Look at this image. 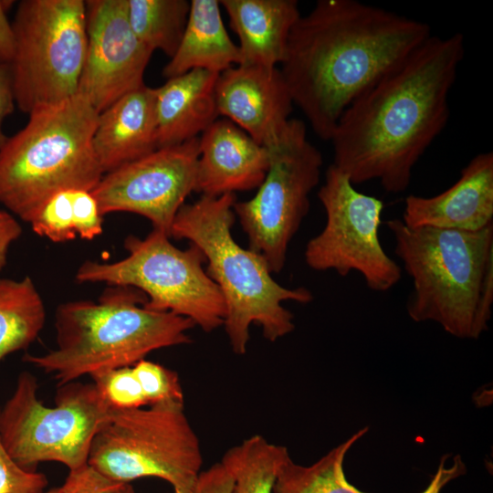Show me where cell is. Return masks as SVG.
Returning <instances> with one entry per match:
<instances>
[{
  "label": "cell",
  "instance_id": "836d02e7",
  "mask_svg": "<svg viewBox=\"0 0 493 493\" xmlns=\"http://www.w3.org/2000/svg\"><path fill=\"white\" fill-rule=\"evenodd\" d=\"M15 106L11 67L9 64H0V148L8 138L3 131V123L13 113Z\"/></svg>",
  "mask_w": 493,
  "mask_h": 493
},
{
  "label": "cell",
  "instance_id": "3957f363",
  "mask_svg": "<svg viewBox=\"0 0 493 493\" xmlns=\"http://www.w3.org/2000/svg\"><path fill=\"white\" fill-rule=\"evenodd\" d=\"M394 253L413 280L406 311L459 339L488 330L493 305V224L477 231L412 228L386 222Z\"/></svg>",
  "mask_w": 493,
  "mask_h": 493
},
{
  "label": "cell",
  "instance_id": "f546056e",
  "mask_svg": "<svg viewBox=\"0 0 493 493\" xmlns=\"http://www.w3.org/2000/svg\"><path fill=\"white\" fill-rule=\"evenodd\" d=\"M60 493H135L131 483L112 479L87 464L69 470Z\"/></svg>",
  "mask_w": 493,
  "mask_h": 493
},
{
  "label": "cell",
  "instance_id": "4fadbf2b",
  "mask_svg": "<svg viewBox=\"0 0 493 493\" xmlns=\"http://www.w3.org/2000/svg\"><path fill=\"white\" fill-rule=\"evenodd\" d=\"M199 137L152 152L105 173L91 191L102 215L129 212L170 236L173 219L194 192Z\"/></svg>",
  "mask_w": 493,
  "mask_h": 493
},
{
  "label": "cell",
  "instance_id": "ac0fdd59",
  "mask_svg": "<svg viewBox=\"0 0 493 493\" xmlns=\"http://www.w3.org/2000/svg\"><path fill=\"white\" fill-rule=\"evenodd\" d=\"M92 147L104 174L157 150L155 89L144 84L100 112Z\"/></svg>",
  "mask_w": 493,
  "mask_h": 493
},
{
  "label": "cell",
  "instance_id": "603a6c76",
  "mask_svg": "<svg viewBox=\"0 0 493 493\" xmlns=\"http://www.w3.org/2000/svg\"><path fill=\"white\" fill-rule=\"evenodd\" d=\"M367 431L368 427L360 429L309 466L288 457L278 471L273 493H368L351 484L343 468L348 451Z\"/></svg>",
  "mask_w": 493,
  "mask_h": 493
},
{
  "label": "cell",
  "instance_id": "f1b7e54d",
  "mask_svg": "<svg viewBox=\"0 0 493 493\" xmlns=\"http://www.w3.org/2000/svg\"><path fill=\"white\" fill-rule=\"evenodd\" d=\"M47 485L43 473L26 470L11 457L0 435V493H44Z\"/></svg>",
  "mask_w": 493,
  "mask_h": 493
},
{
  "label": "cell",
  "instance_id": "7a4b0ae2",
  "mask_svg": "<svg viewBox=\"0 0 493 493\" xmlns=\"http://www.w3.org/2000/svg\"><path fill=\"white\" fill-rule=\"evenodd\" d=\"M432 36L422 21L356 0H319L294 25L279 70L293 104L330 141L346 109Z\"/></svg>",
  "mask_w": 493,
  "mask_h": 493
},
{
  "label": "cell",
  "instance_id": "5bb4252c",
  "mask_svg": "<svg viewBox=\"0 0 493 493\" xmlns=\"http://www.w3.org/2000/svg\"><path fill=\"white\" fill-rule=\"evenodd\" d=\"M88 44L78 93L100 113L144 85L153 53L133 33L127 0H88Z\"/></svg>",
  "mask_w": 493,
  "mask_h": 493
},
{
  "label": "cell",
  "instance_id": "44dd1931",
  "mask_svg": "<svg viewBox=\"0 0 493 493\" xmlns=\"http://www.w3.org/2000/svg\"><path fill=\"white\" fill-rule=\"evenodd\" d=\"M218 0H192L180 45L163 69L166 79L193 69L220 74L240 65L238 45L230 38L223 23Z\"/></svg>",
  "mask_w": 493,
  "mask_h": 493
},
{
  "label": "cell",
  "instance_id": "7402d4cb",
  "mask_svg": "<svg viewBox=\"0 0 493 493\" xmlns=\"http://www.w3.org/2000/svg\"><path fill=\"white\" fill-rule=\"evenodd\" d=\"M45 320L43 299L29 277H0V363L7 355L26 350Z\"/></svg>",
  "mask_w": 493,
  "mask_h": 493
},
{
  "label": "cell",
  "instance_id": "8d00e7d4",
  "mask_svg": "<svg viewBox=\"0 0 493 493\" xmlns=\"http://www.w3.org/2000/svg\"><path fill=\"white\" fill-rule=\"evenodd\" d=\"M44 493H60L59 488L46 490Z\"/></svg>",
  "mask_w": 493,
  "mask_h": 493
},
{
  "label": "cell",
  "instance_id": "ba28073f",
  "mask_svg": "<svg viewBox=\"0 0 493 493\" xmlns=\"http://www.w3.org/2000/svg\"><path fill=\"white\" fill-rule=\"evenodd\" d=\"M170 238L155 228L142 239L129 236L124 242L126 257L113 263L85 261L76 280L137 288L147 297L145 308L190 319L211 332L224 325L223 295L203 268L206 260L200 248L190 244L182 250Z\"/></svg>",
  "mask_w": 493,
  "mask_h": 493
},
{
  "label": "cell",
  "instance_id": "8fae6325",
  "mask_svg": "<svg viewBox=\"0 0 493 493\" xmlns=\"http://www.w3.org/2000/svg\"><path fill=\"white\" fill-rule=\"evenodd\" d=\"M267 150L269 164L263 182L251 199L236 200L234 212L247 236L248 248L266 258L272 273H279L289 243L309 210V194L319 184L323 158L298 119H291L279 142Z\"/></svg>",
  "mask_w": 493,
  "mask_h": 493
},
{
  "label": "cell",
  "instance_id": "e575fe53",
  "mask_svg": "<svg viewBox=\"0 0 493 493\" xmlns=\"http://www.w3.org/2000/svg\"><path fill=\"white\" fill-rule=\"evenodd\" d=\"M15 1L0 0V64H10L16 50V37L7 12Z\"/></svg>",
  "mask_w": 493,
  "mask_h": 493
},
{
  "label": "cell",
  "instance_id": "8992f818",
  "mask_svg": "<svg viewBox=\"0 0 493 493\" xmlns=\"http://www.w3.org/2000/svg\"><path fill=\"white\" fill-rule=\"evenodd\" d=\"M28 116L0 148V204L26 223L56 193L92 191L104 175L92 147L99 112L83 95Z\"/></svg>",
  "mask_w": 493,
  "mask_h": 493
},
{
  "label": "cell",
  "instance_id": "83f0119b",
  "mask_svg": "<svg viewBox=\"0 0 493 493\" xmlns=\"http://www.w3.org/2000/svg\"><path fill=\"white\" fill-rule=\"evenodd\" d=\"M132 368L148 405L164 402L184 403L177 372L145 359L136 362Z\"/></svg>",
  "mask_w": 493,
  "mask_h": 493
},
{
  "label": "cell",
  "instance_id": "d6a6232c",
  "mask_svg": "<svg viewBox=\"0 0 493 493\" xmlns=\"http://www.w3.org/2000/svg\"><path fill=\"white\" fill-rule=\"evenodd\" d=\"M448 456L445 455L441 457L436 472L422 493H441L446 484L467 473V466L460 455H456L453 464L446 467Z\"/></svg>",
  "mask_w": 493,
  "mask_h": 493
},
{
  "label": "cell",
  "instance_id": "9a60e30c",
  "mask_svg": "<svg viewBox=\"0 0 493 493\" xmlns=\"http://www.w3.org/2000/svg\"><path fill=\"white\" fill-rule=\"evenodd\" d=\"M219 115L269 149L287 132L293 101L279 68L237 65L219 74L215 85Z\"/></svg>",
  "mask_w": 493,
  "mask_h": 493
},
{
  "label": "cell",
  "instance_id": "e0dca14e",
  "mask_svg": "<svg viewBox=\"0 0 493 493\" xmlns=\"http://www.w3.org/2000/svg\"><path fill=\"white\" fill-rule=\"evenodd\" d=\"M268 164L267 148L231 121L217 119L199 137L194 192L216 197L257 189Z\"/></svg>",
  "mask_w": 493,
  "mask_h": 493
},
{
  "label": "cell",
  "instance_id": "4316f807",
  "mask_svg": "<svg viewBox=\"0 0 493 493\" xmlns=\"http://www.w3.org/2000/svg\"><path fill=\"white\" fill-rule=\"evenodd\" d=\"M72 190L58 192L44 203L29 223L36 234L57 243L76 237Z\"/></svg>",
  "mask_w": 493,
  "mask_h": 493
},
{
  "label": "cell",
  "instance_id": "d6986e66",
  "mask_svg": "<svg viewBox=\"0 0 493 493\" xmlns=\"http://www.w3.org/2000/svg\"><path fill=\"white\" fill-rule=\"evenodd\" d=\"M219 74L193 69L155 89L157 148L198 137L219 114L215 85Z\"/></svg>",
  "mask_w": 493,
  "mask_h": 493
},
{
  "label": "cell",
  "instance_id": "30bf717a",
  "mask_svg": "<svg viewBox=\"0 0 493 493\" xmlns=\"http://www.w3.org/2000/svg\"><path fill=\"white\" fill-rule=\"evenodd\" d=\"M12 25L9 65L18 109L29 115L74 96L87 52L85 1L22 0Z\"/></svg>",
  "mask_w": 493,
  "mask_h": 493
},
{
  "label": "cell",
  "instance_id": "d4e9b609",
  "mask_svg": "<svg viewBox=\"0 0 493 493\" xmlns=\"http://www.w3.org/2000/svg\"><path fill=\"white\" fill-rule=\"evenodd\" d=\"M189 11L187 0H127L129 23L137 38L170 58L180 45Z\"/></svg>",
  "mask_w": 493,
  "mask_h": 493
},
{
  "label": "cell",
  "instance_id": "1f68e13d",
  "mask_svg": "<svg viewBox=\"0 0 493 493\" xmlns=\"http://www.w3.org/2000/svg\"><path fill=\"white\" fill-rule=\"evenodd\" d=\"M234 480L220 463L201 471L193 493H231Z\"/></svg>",
  "mask_w": 493,
  "mask_h": 493
},
{
  "label": "cell",
  "instance_id": "d590c367",
  "mask_svg": "<svg viewBox=\"0 0 493 493\" xmlns=\"http://www.w3.org/2000/svg\"><path fill=\"white\" fill-rule=\"evenodd\" d=\"M22 233L16 217L6 209L0 208V271L5 267L11 245Z\"/></svg>",
  "mask_w": 493,
  "mask_h": 493
},
{
  "label": "cell",
  "instance_id": "6da1fadb",
  "mask_svg": "<svg viewBox=\"0 0 493 493\" xmlns=\"http://www.w3.org/2000/svg\"><path fill=\"white\" fill-rule=\"evenodd\" d=\"M464 54L461 33L427 38L346 109L330 140L332 164L353 185L376 180L388 193L404 192L448 121Z\"/></svg>",
  "mask_w": 493,
  "mask_h": 493
},
{
  "label": "cell",
  "instance_id": "9c48e42d",
  "mask_svg": "<svg viewBox=\"0 0 493 493\" xmlns=\"http://www.w3.org/2000/svg\"><path fill=\"white\" fill-rule=\"evenodd\" d=\"M37 378L19 373L11 397L0 408V435L11 457L35 471L42 462H58L69 470L88 464L93 438L111 408L93 383L58 385L55 405L37 398Z\"/></svg>",
  "mask_w": 493,
  "mask_h": 493
},
{
  "label": "cell",
  "instance_id": "cb8c5ba5",
  "mask_svg": "<svg viewBox=\"0 0 493 493\" xmlns=\"http://www.w3.org/2000/svg\"><path fill=\"white\" fill-rule=\"evenodd\" d=\"M288 457L286 446L254 435L229 448L220 463L233 477L231 493H273L278 471Z\"/></svg>",
  "mask_w": 493,
  "mask_h": 493
},
{
  "label": "cell",
  "instance_id": "ffe728a7",
  "mask_svg": "<svg viewBox=\"0 0 493 493\" xmlns=\"http://www.w3.org/2000/svg\"><path fill=\"white\" fill-rule=\"evenodd\" d=\"M239 39L240 65L277 68L300 17L296 0H221Z\"/></svg>",
  "mask_w": 493,
  "mask_h": 493
},
{
  "label": "cell",
  "instance_id": "4dcf8cb0",
  "mask_svg": "<svg viewBox=\"0 0 493 493\" xmlns=\"http://www.w3.org/2000/svg\"><path fill=\"white\" fill-rule=\"evenodd\" d=\"M72 212L76 234L92 240L102 233L103 215L91 191L72 190Z\"/></svg>",
  "mask_w": 493,
  "mask_h": 493
},
{
  "label": "cell",
  "instance_id": "5b68a950",
  "mask_svg": "<svg viewBox=\"0 0 493 493\" xmlns=\"http://www.w3.org/2000/svg\"><path fill=\"white\" fill-rule=\"evenodd\" d=\"M236 202L235 194H226L202 195L193 204H184L173 219L170 237L189 240L205 255V272L218 286L226 303L223 326L231 349L243 355L252 323L261 328L265 339L274 342L295 329L294 316L282 303L307 304L313 296L304 287L288 288L278 284L262 255L236 242L231 231Z\"/></svg>",
  "mask_w": 493,
  "mask_h": 493
},
{
  "label": "cell",
  "instance_id": "277c9868",
  "mask_svg": "<svg viewBox=\"0 0 493 493\" xmlns=\"http://www.w3.org/2000/svg\"><path fill=\"white\" fill-rule=\"evenodd\" d=\"M141 290L112 286L97 301L60 304L55 313L57 347L23 360L51 373L58 385L100 371L133 366L150 352L192 341L194 323L145 308Z\"/></svg>",
  "mask_w": 493,
  "mask_h": 493
},
{
  "label": "cell",
  "instance_id": "7c38bea8",
  "mask_svg": "<svg viewBox=\"0 0 493 493\" xmlns=\"http://www.w3.org/2000/svg\"><path fill=\"white\" fill-rule=\"evenodd\" d=\"M318 198L326 223L306 245V264L313 270H334L341 277L356 271L371 290H390L400 280L402 269L380 242L383 201L357 191L333 164L325 173Z\"/></svg>",
  "mask_w": 493,
  "mask_h": 493
},
{
  "label": "cell",
  "instance_id": "484cf974",
  "mask_svg": "<svg viewBox=\"0 0 493 493\" xmlns=\"http://www.w3.org/2000/svg\"><path fill=\"white\" fill-rule=\"evenodd\" d=\"M90 377L111 409L130 410L148 405L132 366L100 371Z\"/></svg>",
  "mask_w": 493,
  "mask_h": 493
},
{
  "label": "cell",
  "instance_id": "52a82bcc",
  "mask_svg": "<svg viewBox=\"0 0 493 493\" xmlns=\"http://www.w3.org/2000/svg\"><path fill=\"white\" fill-rule=\"evenodd\" d=\"M88 464L115 480L158 477L173 493H193L203 456L184 403L164 402L111 409L93 438Z\"/></svg>",
  "mask_w": 493,
  "mask_h": 493
},
{
  "label": "cell",
  "instance_id": "2e32d148",
  "mask_svg": "<svg viewBox=\"0 0 493 493\" xmlns=\"http://www.w3.org/2000/svg\"><path fill=\"white\" fill-rule=\"evenodd\" d=\"M401 220L412 228L461 231H477L493 224L492 152L474 156L444 192L430 197L408 195Z\"/></svg>",
  "mask_w": 493,
  "mask_h": 493
}]
</instances>
